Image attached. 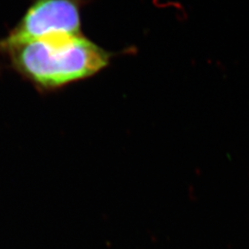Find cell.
Wrapping results in <instances>:
<instances>
[{
  "label": "cell",
  "instance_id": "cell-2",
  "mask_svg": "<svg viewBox=\"0 0 249 249\" xmlns=\"http://www.w3.org/2000/svg\"><path fill=\"white\" fill-rule=\"evenodd\" d=\"M83 2V0H34L4 40L18 43L50 35H81L80 10Z\"/></svg>",
  "mask_w": 249,
  "mask_h": 249
},
{
  "label": "cell",
  "instance_id": "cell-1",
  "mask_svg": "<svg viewBox=\"0 0 249 249\" xmlns=\"http://www.w3.org/2000/svg\"><path fill=\"white\" fill-rule=\"evenodd\" d=\"M0 53L41 90H53L107 68L111 53L81 35H50L26 42L0 40Z\"/></svg>",
  "mask_w": 249,
  "mask_h": 249
}]
</instances>
